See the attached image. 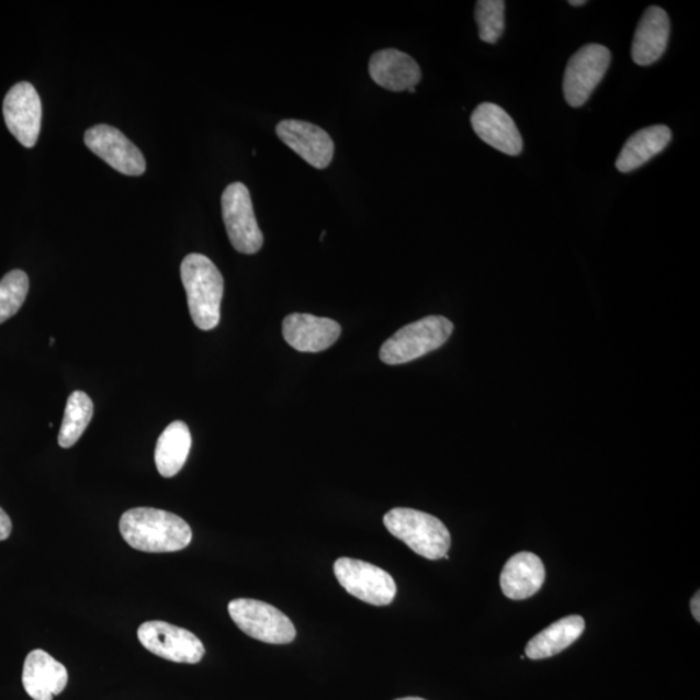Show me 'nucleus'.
Returning a JSON list of instances; mask_svg holds the SVG:
<instances>
[{
    "label": "nucleus",
    "instance_id": "1",
    "mask_svg": "<svg viewBox=\"0 0 700 700\" xmlns=\"http://www.w3.org/2000/svg\"><path fill=\"white\" fill-rule=\"evenodd\" d=\"M120 532L128 545L145 553L180 552L192 540L188 521L153 507L126 511L120 520Z\"/></svg>",
    "mask_w": 700,
    "mask_h": 700
},
{
    "label": "nucleus",
    "instance_id": "2",
    "mask_svg": "<svg viewBox=\"0 0 700 700\" xmlns=\"http://www.w3.org/2000/svg\"><path fill=\"white\" fill-rule=\"evenodd\" d=\"M181 278L192 320L200 330H213L221 319L225 291L223 274L208 257L191 253L181 263Z\"/></svg>",
    "mask_w": 700,
    "mask_h": 700
},
{
    "label": "nucleus",
    "instance_id": "3",
    "mask_svg": "<svg viewBox=\"0 0 700 700\" xmlns=\"http://www.w3.org/2000/svg\"><path fill=\"white\" fill-rule=\"evenodd\" d=\"M383 521L391 534L424 558L438 561L448 555L452 544L450 532L440 519L430 513L396 507L385 513Z\"/></svg>",
    "mask_w": 700,
    "mask_h": 700
},
{
    "label": "nucleus",
    "instance_id": "4",
    "mask_svg": "<svg viewBox=\"0 0 700 700\" xmlns=\"http://www.w3.org/2000/svg\"><path fill=\"white\" fill-rule=\"evenodd\" d=\"M454 326L441 316H430L407 325L393 335L381 348V360L387 364H403L420 359L444 346Z\"/></svg>",
    "mask_w": 700,
    "mask_h": 700
},
{
    "label": "nucleus",
    "instance_id": "5",
    "mask_svg": "<svg viewBox=\"0 0 700 700\" xmlns=\"http://www.w3.org/2000/svg\"><path fill=\"white\" fill-rule=\"evenodd\" d=\"M228 613L241 632L266 644H291L296 637L294 623L281 610L257 599H234Z\"/></svg>",
    "mask_w": 700,
    "mask_h": 700
},
{
    "label": "nucleus",
    "instance_id": "6",
    "mask_svg": "<svg viewBox=\"0 0 700 700\" xmlns=\"http://www.w3.org/2000/svg\"><path fill=\"white\" fill-rule=\"evenodd\" d=\"M223 217L228 239L238 252L255 255L263 245V235L255 216L251 194L247 185L235 182L227 185L223 199Z\"/></svg>",
    "mask_w": 700,
    "mask_h": 700
},
{
    "label": "nucleus",
    "instance_id": "7",
    "mask_svg": "<svg viewBox=\"0 0 700 700\" xmlns=\"http://www.w3.org/2000/svg\"><path fill=\"white\" fill-rule=\"evenodd\" d=\"M611 64L610 49L591 43L571 57L564 71L563 94L568 105L580 109L602 82Z\"/></svg>",
    "mask_w": 700,
    "mask_h": 700
},
{
    "label": "nucleus",
    "instance_id": "8",
    "mask_svg": "<svg viewBox=\"0 0 700 700\" xmlns=\"http://www.w3.org/2000/svg\"><path fill=\"white\" fill-rule=\"evenodd\" d=\"M339 584L350 596L373 606H387L396 597L397 587L393 577L374 564L339 558L334 564Z\"/></svg>",
    "mask_w": 700,
    "mask_h": 700
},
{
    "label": "nucleus",
    "instance_id": "9",
    "mask_svg": "<svg viewBox=\"0 0 700 700\" xmlns=\"http://www.w3.org/2000/svg\"><path fill=\"white\" fill-rule=\"evenodd\" d=\"M138 639L149 653L170 662L196 664L205 654L203 642L194 633L166 621L142 624Z\"/></svg>",
    "mask_w": 700,
    "mask_h": 700
},
{
    "label": "nucleus",
    "instance_id": "10",
    "mask_svg": "<svg viewBox=\"0 0 700 700\" xmlns=\"http://www.w3.org/2000/svg\"><path fill=\"white\" fill-rule=\"evenodd\" d=\"M84 145L100 159L125 176H142L146 159L140 149L116 127L97 125L84 133Z\"/></svg>",
    "mask_w": 700,
    "mask_h": 700
},
{
    "label": "nucleus",
    "instance_id": "11",
    "mask_svg": "<svg viewBox=\"0 0 700 700\" xmlns=\"http://www.w3.org/2000/svg\"><path fill=\"white\" fill-rule=\"evenodd\" d=\"M3 116L7 127L21 145H37L42 124V103L37 90L29 82L14 84L5 95Z\"/></svg>",
    "mask_w": 700,
    "mask_h": 700
},
{
    "label": "nucleus",
    "instance_id": "12",
    "mask_svg": "<svg viewBox=\"0 0 700 700\" xmlns=\"http://www.w3.org/2000/svg\"><path fill=\"white\" fill-rule=\"evenodd\" d=\"M276 135L313 168L330 166L335 145L323 127L302 120H283L276 126Z\"/></svg>",
    "mask_w": 700,
    "mask_h": 700
},
{
    "label": "nucleus",
    "instance_id": "13",
    "mask_svg": "<svg viewBox=\"0 0 700 700\" xmlns=\"http://www.w3.org/2000/svg\"><path fill=\"white\" fill-rule=\"evenodd\" d=\"M471 125L477 137L497 151L509 156H518L523 151L519 128L501 106L493 103L477 105L471 114Z\"/></svg>",
    "mask_w": 700,
    "mask_h": 700
},
{
    "label": "nucleus",
    "instance_id": "14",
    "mask_svg": "<svg viewBox=\"0 0 700 700\" xmlns=\"http://www.w3.org/2000/svg\"><path fill=\"white\" fill-rule=\"evenodd\" d=\"M341 327L337 320L312 314L294 313L283 320V337L289 345L304 353H318L332 347Z\"/></svg>",
    "mask_w": 700,
    "mask_h": 700
},
{
    "label": "nucleus",
    "instance_id": "15",
    "mask_svg": "<svg viewBox=\"0 0 700 700\" xmlns=\"http://www.w3.org/2000/svg\"><path fill=\"white\" fill-rule=\"evenodd\" d=\"M68 670L43 650H33L26 656L23 685L27 696L34 700H53L66 689Z\"/></svg>",
    "mask_w": 700,
    "mask_h": 700
},
{
    "label": "nucleus",
    "instance_id": "16",
    "mask_svg": "<svg viewBox=\"0 0 700 700\" xmlns=\"http://www.w3.org/2000/svg\"><path fill=\"white\" fill-rule=\"evenodd\" d=\"M369 74L376 84L393 92L416 88L421 78L418 63L395 48L381 49L371 56Z\"/></svg>",
    "mask_w": 700,
    "mask_h": 700
},
{
    "label": "nucleus",
    "instance_id": "17",
    "mask_svg": "<svg viewBox=\"0 0 700 700\" xmlns=\"http://www.w3.org/2000/svg\"><path fill=\"white\" fill-rule=\"evenodd\" d=\"M670 33L669 18L661 7H648L635 29L632 59L637 66L647 67L666 53Z\"/></svg>",
    "mask_w": 700,
    "mask_h": 700
},
{
    "label": "nucleus",
    "instance_id": "18",
    "mask_svg": "<svg viewBox=\"0 0 700 700\" xmlns=\"http://www.w3.org/2000/svg\"><path fill=\"white\" fill-rule=\"evenodd\" d=\"M545 578V566L539 556L521 552L506 562L501 574V588L507 598L523 601L541 589Z\"/></svg>",
    "mask_w": 700,
    "mask_h": 700
},
{
    "label": "nucleus",
    "instance_id": "19",
    "mask_svg": "<svg viewBox=\"0 0 700 700\" xmlns=\"http://www.w3.org/2000/svg\"><path fill=\"white\" fill-rule=\"evenodd\" d=\"M673 132L668 126L654 125L641 128L626 140L617 160V168L621 173H631V171L645 166L646 162L659 155L667 148Z\"/></svg>",
    "mask_w": 700,
    "mask_h": 700
},
{
    "label": "nucleus",
    "instance_id": "20",
    "mask_svg": "<svg viewBox=\"0 0 700 700\" xmlns=\"http://www.w3.org/2000/svg\"><path fill=\"white\" fill-rule=\"evenodd\" d=\"M585 630V620L578 616H571L555 621L546 630L535 634L528 642L526 655L532 661L552 658L566 650L580 637Z\"/></svg>",
    "mask_w": 700,
    "mask_h": 700
},
{
    "label": "nucleus",
    "instance_id": "21",
    "mask_svg": "<svg viewBox=\"0 0 700 700\" xmlns=\"http://www.w3.org/2000/svg\"><path fill=\"white\" fill-rule=\"evenodd\" d=\"M192 445L190 428L184 421L170 424L157 440L155 462L163 477H173L183 468Z\"/></svg>",
    "mask_w": 700,
    "mask_h": 700
},
{
    "label": "nucleus",
    "instance_id": "22",
    "mask_svg": "<svg viewBox=\"0 0 700 700\" xmlns=\"http://www.w3.org/2000/svg\"><path fill=\"white\" fill-rule=\"evenodd\" d=\"M94 416V404L82 391H75L68 398L59 432V445L71 448L81 439Z\"/></svg>",
    "mask_w": 700,
    "mask_h": 700
},
{
    "label": "nucleus",
    "instance_id": "23",
    "mask_svg": "<svg viewBox=\"0 0 700 700\" xmlns=\"http://www.w3.org/2000/svg\"><path fill=\"white\" fill-rule=\"evenodd\" d=\"M29 292V278L23 270H12L0 281V325L24 305Z\"/></svg>",
    "mask_w": 700,
    "mask_h": 700
},
{
    "label": "nucleus",
    "instance_id": "24",
    "mask_svg": "<svg viewBox=\"0 0 700 700\" xmlns=\"http://www.w3.org/2000/svg\"><path fill=\"white\" fill-rule=\"evenodd\" d=\"M504 0H478L475 7V20L478 26V37L489 45L501 38L505 31Z\"/></svg>",
    "mask_w": 700,
    "mask_h": 700
},
{
    "label": "nucleus",
    "instance_id": "25",
    "mask_svg": "<svg viewBox=\"0 0 700 700\" xmlns=\"http://www.w3.org/2000/svg\"><path fill=\"white\" fill-rule=\"evenodd\" d=\"M12 532V521L9 516L0 507V541H4L10 538Z\"/></svg>",
    "mask_w": 700,
    "mask_h": 700
},
{
    "label": "nucleus",
    "instance_id": "26",
    "mask_svg": "<svg viewBox=\"0 0 700 700\" xmlns=\"http://www.w3.org/2000/svg\"><path fill=\"white\" fill-rule=\"evenodd\" d=\"M690 606H691L692 617H695V619L699 623V620H700V592L699 591H697V595L692 597Z\"/></svg>",
    "mask_w": 700,
    "mask_h": 700
},
{
    "label": "nucleus",
    "instance_id": "27",
    "mask_svg": "<svg viewBox=\"0 0 700 700\" xmlns=\"http://www.w3.org/2000/svg\"><path fill=\"white\" fill-rule=\"evenodd\" d=\"M568 3L574 7H580V5L587 4L585 0H569Z\"/></svg>",
    "mask_w": 700,
    "mask_h": 700
},
{
    "label": "nucleus",
    "instance_id": "28",
    "mask_svg": "<svg viewBox=\"0 0 700 700\" xmlns=\"http://www.w3.org/2000/svg\"><path fill=\"white\" fill-rule=\"evenodd\" d=\"M396 700H426V699L418 698V697H407V698H402V699H396Z\"/></svg>",
    "mask_w": 700,
    "mask_h": 700
},
{
    "label": "nucleus",
    "instance_id": "29",
    "mask_svg": "<svg viewBox=\"0 0 700 700\" xmlns=\"http://www.w3.org/2000/svg\"><path fill=\"white\" fill-rule=\"evenodd\" d=\"M407 91H409V92H410V94H414V92H416V88H413V89L407 90Z\"/></svg>",
    "mask_w": 700,
    "mask_h": 700
}]
</instances>
